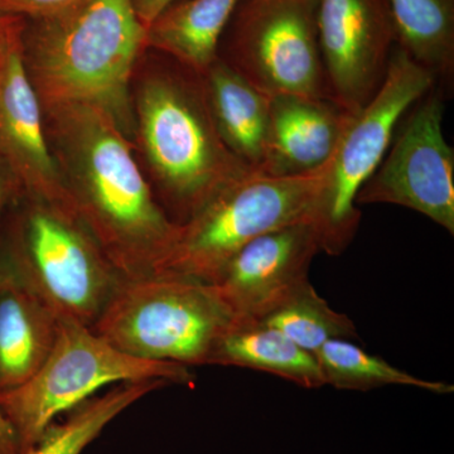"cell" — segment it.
<instances>
[{"label":"cell","instance_id":"cell-9","mask_svg":"<svg viewBox=\"0 0 454 454\" xmlns=\"http://www.w3.org/2000/svg\"><path fill=\"white\" fill-rule=\"evenodd\" d=\"M225 56L268 97L328 98L319 49L317 0H241L230 20Z\"/></svg>","mask_w":454,"mask_h":454},{"label":"cell","instance_id":"cell-17","mask_svg":"<svg viewBox=\"0 0 454 454\" xmlns=\"http://www.w3.org/2000/svg\"><path fill=\"white\" fill-rule=\"evenodd\" d=\"M59 318L23 286L0 292V393L35 375L56 342Z\"/></svg>","mask_w":454,"mask_h":454},{"label":"cell","instance_id":"cell-4","mask_svg":"<svg viewBox=\"0 0 454 454\" xmlns=\"http://www.w3.org/2000/svg\"><path fill=\"white\" fill-rule=\"evenodd\" d=\"M234 322L215 284L153 274L122 279L91 328L129 356L190 367L210 365Z\"/></svg>","mask_w":454,"mask_h":454},{"label":"cell","instance_id":"cell-12","mask_svg":"<svg viewBox=\"0 0 454 454\" xmlns=\"http://www.w3.org/2000/svg\"><path fill=\"white\" fill-rule=\"evenodd\" d=\"M23 32L8 42L0 65V155L23 196L74 214L47 139L40 98L27 74Z\"/></svg>","mask_w":454,"mask_h":454},{"label":"cell","instance_id":"cell-8","mask_svg":"<svg viewBox=\"0 0 454 454\" xmlns=\"http://www.w3.org/2000/svg\"><path fill=\"white\" fill-rule=\"evenodd\" d=\"M7 244L23 286L59 319L92 327L122 278L79 217L27 199Z\"/></svg>","mask_w":454,"mask_h":454},{"label":"cell","instance_id":"cell-21","mask_svg":"<svg viewBox=\"0 0 454 454\" xmlns=\"http://www.w3.org/2000/svg\"><path fill=\"white\" fill-rule=\"evenodd\" d=\"M325 384L339 390L370 391L379 387H411L439 395L454 393L450 382L427 380L403 372L380 356L369 354L349 340H333L315 355Z\"/></svg>","mask_w":454,"mask_h":454},{"label":"cell","instance_id":"cell-5","mask_svg":"<svg viewBox=\"0 0 454 454\" xmlns=\"http://www.w3.org/2000/svg\"><path fill=\"white\" fill-rule=\"evenodd\" d=\"M146 380L193 387L196 378L190 367L129 356L89 325L59 319L49 357L25 384L0 393V408L16 432L22 452L59 415L82 404L101 387Z\"/></svg>","mask_w":454,"mask_h":454},{"label":"cell","instance_id":"cell-29","mask_svg":"<svg viewBox=\"0 0 454 454\" xmlns=\"http://www.w3.org/2000/svg\"><path fill=\"white\" fill-rule=\"evenodd\" d=\"M7 44H5V46H7ZM4 47H3V49H0V65H2L3 51H4Z\"/></svg>","mask_w":454,"mask_h":454},{"label":"cell","instance_id":"cell-20","mask_svg":"<svg viewBox=\"0 0 454 454\" xmlns=\"http://www.w3.org/2000/svg\"><path fill=\"white\" fill-rule=\"evenodd\" d=\"M168 385L164 380L118 384L104 395L90 397L68 411L64 422L51 424L32 447L20 454H82L122 411Z\"/></svg>","mask_w":454,"mask_h":454},{"label":"cell","instance_id":"cell-11","mask_svg":"<svg viewBox=\"0 0 454 454\" xmlns=\"http://www.w3.org/2000/svg\"><path fill=\"white\" fill-rule=\"evenodd\" d=\"M317 28L331 100L356 115L380 89L396 46L389 0H317Z\"/></svg>","mask_w":454,"mask_h":454},{"label":"cell","instance_id":"cell-1","mask_svg":"<svg viewBox=\"0 0 454 454\" xmlns=\"http://www.w3.org/2000/svg\"><path fill=\"white\" fill-rule=\"evenodd\" d=\"M51 151L74 214L122 279L153 276L179 223L155 200L129 138L98 107H42Z\"/></svg>","mask_w":454,"mask_h":454},{"label":"cell","instance_id":"cell-26","mask_svg":"<svg viewBox=\"0 0 454 454\" xmlns=\"http://www.w3.org/2000/svg\"><path fill=\"white\" fill-rule=\"evenodd\" d=\"M20 448L18 443L16 432L12 428L2 408H0V454H20Z\"/></svg>","mask_w":454,"mask_h":454},{"label":"cell","instance_id":"cell-7","mask_svg":"<svg viewBox=\"0 0 454 454\" xmlns=\"http://www.w3.org/2000/svg\"><path fill=\"white\" fill-rule=\"evenodd\" d=\"M435 86L434 76L395 46L380 89L352 116L322 168L310 223L321 252L340 255L354 240L361 220L357 193L387 154L403 116Z\"/></svg>","mask_w":454,"mask_h":454},{"label":"cell","instance_id":"cell-23","mask_svg":"<svg viewBox=\"0 0 454 454\" xmlns=\"http://www.w3.org/2000/svg\"><path fill=\"white\" fill-rule=\"evenodd\" d=\"M82 0H0V13L37 20L57 16Z\"/></svg>","mask_w":454,"mask_h":454},{"label":"cell","instance_id":"cell-13","mask_svg":"<svg viewBox=\"0 0 454 454\" xmlns=\"http://www.w3.org/2000/svg\"><path fill=\"white\" fill-rule=\"evenodd\" d=\"M321 253L309 223L283 227L245 245L215 286L235 321H262L309 283V268Z\"/></svg>","mask_w":454,"mask_h":454},{"label":"cell","instance_id":"cell-22","mask_svg":"<svg viewBox=\"0 0 454 454\" xmlns=\"http://www.w3.org/2000/svg\"><path fill=\"white\" fill-rule=\"evenodd\" d=\"M258 322L279 331L313 355L328 340H358L354 321L345 313L334 310L310 282Z\"/></svg>","mask_w":454,"mask_h":454},{"label":"cell","instance_id":"cell-25","mask_svg":"<svg viewBox=\"0 0 454 454\" xmlns=\"http://www.w3.org/2000/svg\"><path fill=\"white\" fill-rule=\"evenodd\" d=\"M176 2L178 0H131V4L140 23L146 29L153 23L155 18Z\"/></svg>","mask_w":454,"mask_h":454},{"label":"cell","instance_id":"cell-28","mask_svg":"<svg viewBox=\"0 0 454 454\" xmlns=\"http://www.w3.org/2000/svg\"><path fill=\"white\" fill-rule=\"evenodd\" d=\"M25 31L22 18L0 13V49L5 46L12 38Z\"/></svg>","mask_w":454,"mask_h":454},{"label":"cell","instance_id":"cell-2","mask_svg":"<svg viewBox=\"0 0 454 454\" xmlns=\"http://www.w3.org/2000/svg\"><path fill=\"white\" fill-rule=\"evenodd\" d=\"M145 35L131 0H82L35 20L23 32V59L42 107H98L136 136L130 82Z\"/></svg>","mask_w":454,"mask_h":454},{"label":"cell","instance_id":"cell-6","mask_svg":"<svg viewBox=\"0 0 454 454\" xmlns=\"http://www.w3.org/2000/svg\"><path fill=\"white\" fill-rule=\"evenodd\" d=\"M322 169L293 177L252 173L223 188L186 223L155 274L215 284L241 249L274 230L312 223Z\"/></svg>","mask_w":454,"mask_h":454},{"label":"cell","instance_id":"cell-15","mask_svg":"<svg viewBox=\"0 0 454 454\" xmlns=\"http://www.w3.org/2000/svg\"><path fill=\"white\" fill-rule=\"evenodd\" d=\"M201 79L223 145L247 169L262 175L270 128V97L221 59L201 74Z\"/></svg>","mask_w":454,"mask_h":454},{"label":"cell","instance_id":"cell-19","mask_svg":"<svg viewBox=\"0 0 454 454\" xmlns=\"http://www.w3.org/2000/svg\"><path fill=\"white\" fill-rule=\"evenodd\" d=\"M389 4L396 46L446 92L454 77V0H389Z\"/></svg>","mask_w":454,"mask_h":454},{"label":"cell","instance_id":"cell-10","mask_svg":"<svg viewBox=\"0 0 454 454\" xmlns=\"http://www.w3.org/2000/svg\"><path fill=\"white\" fill-rule=\"evenodd\" d=\"M444 97L435 86L403 116L387 154L357 193V207L402 206L454 234V151L443 133Z\"/></svg>","mask_w":454,"mask_h":454},{"label":"cell","instance_id":"cell-27","mask_svg":"<svg viewBox=\"0 0 454 454\" xmlns=\"http://www.w3.org/2000/svg\"><path fill=\"white\" fill-rule=\"evenodd\" d=\"M20 192L16 178L12 175L11 169L0 155V212L4 208L9 197L13 193Z\"/></svg>","mask_w":454,"mask_h":454},{"label":"cell","instance_id":"cell-16","mask_svg":"<svg viewBox=\"0 0 454 454\" xmlns=\"http://www.w3.org/2000/svg\"><path fill=\"white\" fill-rule=\"evenodd\" d=\"M241 0H178L146 28L154 49L202 74L217 59L221 38Z\"/></svg>","mask_w":454,"mask_h":454},{"label":"cell","instance_id":"cell-3","mask_svg":"<svg viewBox=\"0 0 454 454\" xmlns=\"http://www.w3.org/2000/svg\"><path fill=\"white\" fill-rule=\"evenodd\" d=\"M134 118L136 137L175 223H186L223 188L254 173L220 138L201 74L184 66L146 76Z\"/></svg>","mask_w":454,"mask_h":454},{"label":"cell","instance_id":"cell-18","mask_svg":"<svg viewBox=\"0 0 454 454\" xmlns=\"http://www.w3.org/2000/svg\"><path fill=\"white\" fill-rule=\"evenodd\" d=\"M210 365L268 372L303 389L325 387L315 355L258 321H235L216 346Z\"/></svg>","mask_w":454,"mask_h":454},{"label":"cell","instance_id":"cell-14","mask_svg":"<svg viewBox=\"0 0 454 454\" xmlns=\"http://www.w3.org/2000/svg\"><path fill=\"white\" fill-rule=\"evenodd\" d=\"M352 116L328 98L270 97V128L262 175L293 177L324 168Z\"/></svg>","mask_w":454,"mask_h":454},{"label":"cell","instance_id":"cell-24","mask_svg":"<svg viewBox=\"0 0 454 454\" xmlns=\"http://www.w3.org/2000/svg\"><path fill=\"white\" fill-rule=\"evenodd\" d=\"M23 286L22 277L8 245L0 247V292ZM25 288V286H23Z\"/></svg>","mask_w":454,"mask_h":454}]
</instances>
